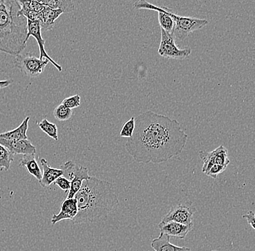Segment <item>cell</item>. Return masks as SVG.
Masks as SVG:
<instances>
[{"label":"cell","instance_id":"cell-1","mask_svg":"<svg viewBox=\"0 0 255 251\" xmlns=\"http://www.w3.org/2000/svg\"><path fill=\"white\" fill-rule=\"evenodd\" d=\"M187 140L177 120L148 110L135 118L134 132L125 148L136 162L158 164L181 155Z\"/></svg>","mask_w":255,"mask_h":251},{"label":"cell","instance_id":"cell-2","mask_svg":"<svg viewBox=\"0 0 255 251\" xmlns=\"http://www.w3.org/2000/svg\"><path fill=\"white\" fill-rule=\"evenodd\" d=\"M74 198L78 204L77 215L72 220L75 225L105 220L119 204L113 185L94 177L83 182Z\"/></svg>","mask_w":255,"mask_h":251},{"label":"cell","instance_id":"cell-3","mask_svg":"<svg viewBox=\"0 0 255 251\" xmlns=\"http://www.w3.org/2000/svg\"><path fill=\"white\" fill-rule=\"evenodd\" d=\"M17 0H0V52L17 56L26 47L27 18L20 15Z\"/></svg>","mask_w":255,"mask_h":251},{"label":"cell","instance_id":"cell-4","mask_svg":"<svg viewBox=\"0 0 255 251\" xmlns=\"http://www.w3.org/2000/svg\"><path fill=\"white\" fill-rule=\"evenodd\" d=\"M168 12L175 22V29L173 32L175 39L177 38L179 40H184L191 32L202 29L208 24V21L205 19L183 17L176 15L170 9H168Z\"/></svg>","mask_w":255,"mask_h":251},{"label":"cell","instance_id":"cell-5","mask_svg":"<svg viewBox=\"0 0 255 251\" xmlns=\"http://www.w3.org/2000/svg\"><path fill=\"white\" fill-rule=\"evenodd\" d=\"M161 40L158 50L159 55L167 59L182 60L191 55V48L179 49L175 43L174 34L167 33L161 28Z\"/></svg>","mask_w":255,"mask_h":251},{"label":"cell","instance_id":"cell-6","mask_svg":"<svg viewBox=\"0 0 255 251\" xmlns=\"http://www.w3.org/2000/svg\"><path fill=\"white\" fill-rule=\"evenodd\" d=\"M49 60H41L35 56L25 54L16 56L14 65L23 74L30 78H36L45 69Z\"/></svg>","mask_w":255,"mask_h":251},{"label":"cell","instance_id":"cell-7","mask_svg":"<svg viewBox=\"0 0 255 251\" xmlns=\"http://www.w3.org/2000/svg\"><path fill=\"white\" fill-rule=\"evenodd\" d=\"M61 169L64 171V175L66 174L71 181V188L67 198H73L82 186L83 182L90 177L89 170L87 167L78 165L72 161L65 162L61 166Z\"/></svg>","mask_w":255,"mask_h":251},{"label":"cell","instance_id":"cell-8","mask_svg":"<svg viewBox=\"0 0 255 251\" xmlns=\"http://www.w3.org/2000/svg\"><path fill=\"white\" fill-rule=\"evenodd\" d=\"M197 212V209L191 204H179L172 206L170 212L162 218L161 222H175L183 225H191L193 223V217Z\"/></svg>","mask_w":255,"mask_h":251},{"label":"cell","instance_id":"cell-9","mask_svg":"<svg viewBox=\"0 0 255 251\" xmlns=\"http://www.w3.org/2000/svg\"><path fill=\"white\" fill-rule=\"evenodd\" d=\"M27 25H28V35H27V39H29L30 36H33L37 41L38 45H39L40 57L41 60L47 59L49 60V63L52 64L59 71H63L61 65L56 63L53 59L51 58L50 56L48 55L47 51L45 50V40L43 39L41 36V24L39 20H27Z\"/></svg>","mask_w":255,"mask_h":251},{"label":"cell","instance_id":"cell-10","mask_svg":"<svg viewBox=\"0 0 255 251\" xmlns=\"http://www.w3.org/2000/svg\"><path fill=\"white\" fill-rule=\"evenodd\" d=\"M0 145L9 150L13 155L36 154V147L33 146L30 140H9L0 137Z\"/></svg>","mask_w":255,"mask_h":251},{"label":"cell","instance_id":"cell-11","mask_svg":"<svg viewBox=\"0 0 255 251\" xmlns=\"http://www.w3.org/2000/svg\"><path fill=\"white\" fill-rule=\"evenodd\" d=\"M158 228L160 233L183 240L194 229V225H186L175 222H161L158 225Z\"/></svg>","mask_w":255,"mask_h":251},{"label":"cell","instance_id":"cell-12","mask_svg":"<svg viewBox=\"0 0 255 251\" xmlns=\"http://www.w3.org/2000/svg\"><path fill=\"white\" fill-rule=\"evenodd\" d=\"M78 214V204L76 198H66L61 205L58 214H53L52 225H55L64 220H73Z\"/></svg>","mask_w":255,"mask_h":251},{"label":"cell","instance_id":"cell-13","mask_svg":"<svg viewBox=\"0 0 255 251\" xmlns=\"http://www.w3.org/2000/svg\"><path fill=\"white\" fill-rule=\"evenodd\" d=\"M40 164L42 166V177L39 181L41 186L44 188H49L52 184L55 183L56 180L64 175V171L60 169L51 167L47 161L44 158L39 160Z\"/></svg>","mask_w":255,"mask_h":251},{"label":"cell","instance_id":"cell-14","mask_svg":"<svg viewBox=\"0 0 255 251\" xmlns=\"http://www.w3.org/2000/svg\"><path fill=\"white\" fill-rule=\"evenodd\" d=\"M63 14L61 10L51 9L44 6L42 10L40 12L39 20L41 30L51 31L55 26V21L60 15Z\"/></svg>","mask_w":255,"mask_h":251},{"label":"cell","instance_id":"cell-15","mask_svg":"<svg viewBox=\"0 0 255 251\" xmlns=\"http://www.w3.org/2000/svg\"><path fill=\"white\" fill-rule=\"evenodd\" d=\"M170 237L160 233L158 238L153 240L151 243V247L154 251H191L190 249L186 246H175L170 242Z\"/></svg>","mask_w":255,"mask_h":251},{"label":"cell","instance_id":"cell-16","mask_svg":"<svg viewBox=\"0 0 255 251\" xmlns=\"http://www.w3.org/2000/svg\"><path fill=\"white\" fill-rule=\"evenodd\" d=\"M20 166H23L28 172L35 177L36 180H41L42 172L41 171L39 163L36 161V154L24 155L20 163Z\"/></svg>","mask_w":255,"mask_h":251},{"label":"cell","instance_id":"cell-17","mask_svg":"<svg viewBox=\"0 0 255 251\" xmlns=\"http://www.w3.org/2000/svg\"><path fill=\"white\" fill-rule=\"evenodd\" d=\"M29 120L30 117L25 118L18 127L15 128L13 130L0 134V137L9 140H27L28 137L26 133L28 129Z\"/></svg>","mask_w":255,"mask_h":251},{"label":"cell","instance_id":"cell-18","mask_svg":"<svg viewBox=\"0 0 255 251\" xmlns=\"http://www.w3.org/2000/svg\"><path fill=\"white\" fill-rule=\"evenodd\" d=\"M41 4L51 9L61 10L63 13H71L75 10V4L72 0H43Z\"/></svg>","mask_w":255,"mask_h":251},{"label":"cell","instance_id":"cell-19","mask_svg":"<svg viewBox=\"0 0 255 251\" xmlns=\"http://www.w3.org/2000/svg\"><path fill=\"white\" fill-rule=\"evenodd\" d=\"M39 129L44 133L47 134L49 137L57 141L58 140V129L57 126L53 123L49 122L47 119L44 118L40 121L39 124Z\"/></svg>","mask_w":255,"mask_h":251},{"label":"cell","instance_id":"cell-20","mask_svg":"<svg viewBox=\"0 0 255 251\" xmlns=\"http://www.w3.org/2000/svg\"><path fill=\"white\" fill-rule=\"evenodd\" d=\"M13 156L9 150L1 146L0 148V172L10 169L11 164L14 160Z\"/></svg>","mask_w":255,"mask_h":251},{"label":"cell","instance_id":"cell-21","mask_svg":"<svg viewBox=\"0 0 255 251\" xmlns=\"http://www.w3.org/2000/svg\"><path fill=\"white\" fill-rule=\"evenodd\" d=\"M73 113V110L66 108L62 104L56 107L53 112V115L56 119L60 121H68L72 117Z\"/></svg>","mask_w":255,"mask_h":251},{"label":"cell","instance_id":"cell-22","mask_svg":"<svg viewBox=\"0 0 255 251\" xmlns=\"http://www.w3.org/2000/svg\"><path fill=\"white\" fill-rule=\"evenodd\" d=\"M20 4L21 9L20 11H35V12H41L44 5L33 1V0H17Z\"/></svg>","mask_w":255,"mask_h":251},{"label":"cell","instance_id":"cell-23","mask_svg":"<svg viewBox=\"0 0 255 251\" xmlns=\"http://www.w3.org/2000/svg\"><path fill=\"white\" fill-rule=\"evenodd\" d=\"M216 159L215 164L218 165L228 166L230 164L229 156H228V150L223 145L216 148Z\"/></svg>","mask_w":255,"mask_h":251},{"label":"cell","instance_id":"cell-24","mask_svg":"<svg viewBox=\"0 0 255 251\" xmlns=\"http://www.w3.org/2000/svg\"><path fill=\"white\" fill-rule=\"evenodd\" d=\"M135 129V118L131 117L121 128L120 136L121 137H131Z\"/></svg>","mask_w":255,"mask_h":251},{"label":"cell","instance_id":"cell-25","mask_svg":"<svg viewBox=\"0 0 255 251\" xmlns=\"http://www.w3.org/2000/svg\"><path fill=\"white\" fill-rule=\"evenodd\" d=\"M61 104L71 110H73V108H79L81 105V97L79 94H76V95L67 97V98L64 99Z\"/></svg>","mask_w":255,"mask_h":251},{"label":"cell","instance_id":"cell-26","mask_svg":"<svg viewBox=\"0 0 255 251\" xmlns=\"http://www.w3.org/2000/svg\"><path fill=\"white\" fill-rule=\"evenodd\" d=\"M54 184L65 192L69 191L70 188H71V181L64 176H61L57 178Z\"/></svg>","mask_w":255,"mask_h":251},{"label":"cell","instance_id":"cell-27","mask_svg":"<svg viewBox=\"0 0 255 251\" xmlns=\"http://www.w3.org/2000/svg\"><path fill=\"white\" fill-rule=\"evenodd\" d=\"M227 166L218 165V164H215L210 168V170L207 173V175L208 177H212L213 179H217L218 176L220 174L224 172L226 170Z\"/></svg>","mask_w":255,"mask_h":251},{"label":"cell","instance_id":"cell-28","mask_svg":"<svg viewBox=\"0 0 255 251\" xmlns=\"http://www.w3.org/2000/svg\"><path fill=\"white\" fill-rule=\"evenodd\" d=\"M242 217L244 219H246L250 226L255 230V213L250 211L246 214L242 216Z\"/></svg>","mask_w":255,"mask_h":251},{"label":"cell","instance_id":"cell-29","mask_svg":"<svg viewBox=\"0 0 255 251\" xmlns=\"http://www.w3.org/2000/svg\"><path fill=\"white\" fill-rule=\"evenodd\" d=\"M12 81L10 80H4V81H0V89H4L10 85Z\"/></svg>","mask_w":255,"mask_h":251},{"label":"cell","instance_id":"cell-30","mask_svg":"<svg viewBox=\"0 0 255 251\" xmlns=\"http://www.w3.org/2000/svg\"><path fill=\"white\" fill-rule=\"evenodd\" d=\"M1 146H2V145H0V148H1Z\"/></svg>","mask_w":255,"mask_h":251},{"label":"cell","instance_id":"cell-31","mask_svg":"<svg viewBox=\"0 0 255 251\" xmlns=\"http://www.w3.org/2000/svg\"></svg>","mask_w":255,"mask_h":251}]
</instances>
